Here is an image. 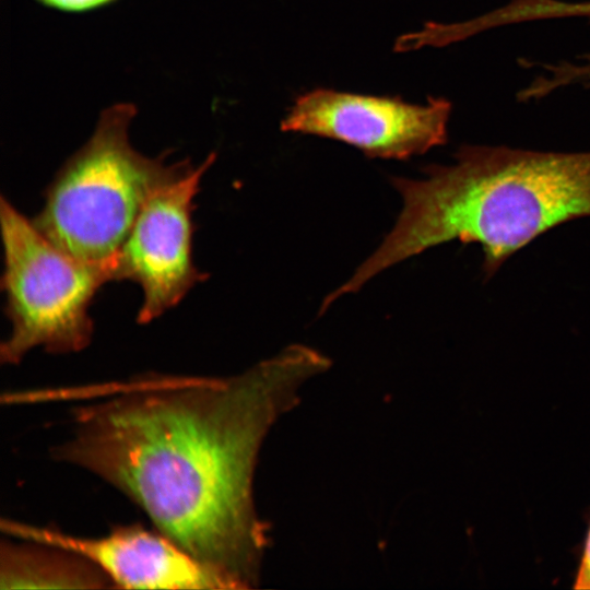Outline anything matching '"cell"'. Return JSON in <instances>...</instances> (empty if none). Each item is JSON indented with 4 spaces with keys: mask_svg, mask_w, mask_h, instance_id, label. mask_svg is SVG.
<instances>
[{
    "mask_svg": "<svg viewBox=\"0 0 590 590\" xmlns=\"http://www.w3.org/2000/svg\"><path fill=\"white\" fill-rule=\"evenodd\" d=\"M575 587L577 589H590V529L576 577Z\"/></svg>",
    "mask_w": 590,
    "mask_h": 590,
    "instance_id": "30bf717a",
    "label": "cell"
},
{
    "mask_svg": "<svg viewBox=\"0 0 590 590\" xmlns=\"http://www.w3.org/2000/svg\"><path fill=\"white\" fill-rule=\"evenodd\" d=\"M109 578L86 558L45 543L2 541L0 589L113 588Z\"/></svg>",
    "mask_w": 590,
    "mask_h": 590,
    "instance_id": "ba28073f",
    "label": "cell"
},
{
    "mask_svg": "<svg viewBox=\"0 0 590 590\" xmlns=\"http://www.w3.org/2000/svg\"><path fill=\"white\" fill-rule=\"evenodd\" d=\"M394 177L402 210L380 246L339 287L354 293L381 271L451 240L474 243L486 278L540 235L590 216V152L462 144L450 165Z\"/></svg>",
    "mask_w": 590,
    "mask_h": 590,
    "instance_id": "7a4b0ae2",
    "label": "cell"
},
{
    "mask_svg": "<svg viewBox=\"0 0 590 590\" xmlns=\"http://www.w3.org/2000/svg\"><path fill=\"white\" fill-rule=\"evenodd\" d=\"M214 160L215 154H209L199 166L155 191L114 259L115 281L129 280L142 290L140 323L175 307L205 276L193 262V200Z\"/></svg>",
    "mask_w": 590,
    "mask_h": 590,
    "instance_id": "5b68a950",
    "label": "cell"
},
{
    "mask_svg": "<svg viewBox=\"0 0 590 590\" xmlns=\"http://www.w3.org/2000/svg\"><path fill=\"white\" fill-rule=\"evenodd\" d=\"M0 528L22 541L45 543L86 558L115 588L224 589L210 570L172 539L139 523L114 528L99 538L76 536L11 519H2Z\"/></svg>",
    "mask_w": 590,
    "mask_h": 590,
    "instance_id": "52a82bcc",
    "label": "cell"
},
{
    "mask_svg": "<svg viewBox=\"0 0 590 590\" xmlns=\"http://www.w3.org/2000/svg\"><path fill=\"white\" fill-rule=\"evenodd\" d=\"M35 2L60 12L66 13H85L94 11L118 0H34Z\"/></svg>",
    "mask_w": 590,
    "mask_h": 590,
    "instance_id": "9c48e42d",
    "label": "cell"
},
{
    "mask_svg": "<svg viewBox=\"0 0 590 590\" xmlns=\"http://www.w3.org/2000/svg\"><path fill=\"white\" fill-rule=\"evenodd\" d=\"M451 107L440 97L418 105L316 88L296 98L281 129L339 140L369 157L403 160L447 142Z\"/></svg>",
    "mask_w": 590,
    "mask_h": 590,
    "instance_id": "8992f818",
    "label": "cell"
},
{
    "mask_svg": "<svg viewBox=\"0 0 590 590\" xmlns=\"http://www.w3.org/2000/svg\"><path fill=\"white\" fill-rule=\"evenodd\" d=\"M0 226L1 287L12 326L0 345V362L19 364L35 347L52 354L85 349L94 330L90 306L99 288L115 281L113 266L83 261L59 249L4 197Z\"/></svg>",
    "mask_w": 590,
    "mask_h": 590,
    "instance_id": "277c9868",
    "label": "cell"
},
{
    "mask_svg": "<svg viewBox=\"0 0 590 590\" xmlns=\"http://www.w3.org/2000/svg\"><path fill=\"white\" fill-rule=\"evenodd\" d=\"M331 361L293 344L231 377L143 375L72 389L80 400L56 460L119 489L222 583L258 587L269 541L253 500L260 447Z\"/></svg>",
    "mask_w": 590,
    "mask_h": 590,
    "instance_id": "6da1fadb",
    "label": "cell"
},
{
    "mask_svg": "<svg viewBox=\"0 0 590 590\" xmlns=\"http://www.w3.org/2000/svg\"><path fill=\"white\" fill-rule=\"evenodd\" d=\"M130 103L101 113L96 127L57 172L32 219L55 246L83 261L109 264L150 197L187 173V161L168 164L167 154L148 157L133 149Z\"/></svg>",
    "mask_w": 590,
    "mask_h": 590,
    "instance_id": "3957f363",
    "label": "cell"
}]
</instances>
